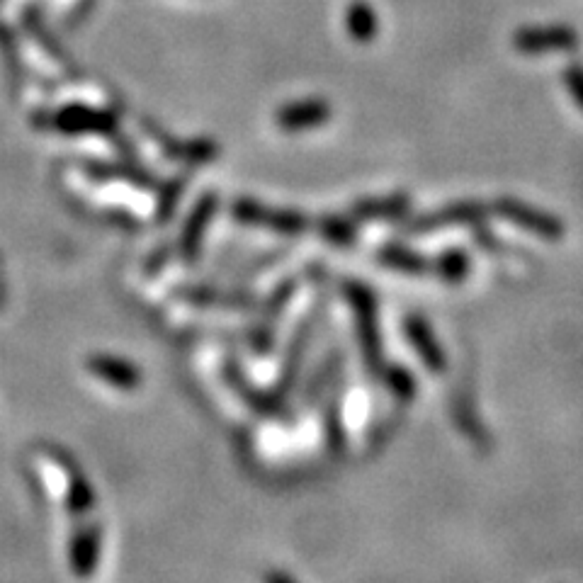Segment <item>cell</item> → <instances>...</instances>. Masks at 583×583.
Returning <instances> with one entry per match:
<instances>
[{
    "label": "cell",
    "instance_id": "obj_23",
    "mask_svg": "<svg viewBox=\"0 0 583 583\" xmlns=\"http://www.w3.org/2000/svg\"><path fill=\"white\" fill-rule=\"evenodd\" d=\"M185 183H188V180L180 175V178H173L171 183L163 185L161 195H158V205H156L158 219H161V222H166V219L173 214V209L178 207L180 195H183V190H185Z\"/></svg>",
    "mask_w": 583,
    "mask_h": 583
},
{
    "label": "cell",
    "instance_id": "obj_4",
    "mask_svg": "<svg viewBox=\"0 0 583 583\" xmlns=\"http://www.w3.org/2000/svg\"><path fill=\"white\" fill-rule=\"evenodd\" d=\"M494 212L506 222L520 226V229H528L545 241L564 239V224L554 214L542 212V209L532 207L528 202L501 197V200L494 202Z\"/></svg>",
    "mask_w": 583,
    "mask_h": 583
},
{
    "label": "cell",
    "instance_id": "obj_14",
    "mask_svg": "<svg viewBox=\"0 0 583 583\" xmlns=\"http://www.w3.org/2000/svg\"><path fill=\"white\" fill-rule=\"evenodd\" d=\"M214 212H217V195H214V192H207V195H202V200L197 202L195 209H192L188 224H185L183 239H180V251H183V256L188 260L195 258L197 251H200L202 236H205V229Z\"/></svg>",
    "mask_w": 583,
    "mask_h": 583
},
{
    "label": "cell",
    "instance_id": "obj_26",
    "mask_svg": "<svg viewBox=\"0 0 583 583\" xmlns=\"http://www.w3.org/2000/svg\"><path fill=\"white\" fill-rule=\"evenodd\" d=\"M263 583H297V581L290 579L287 574H282V571H268V574L263 576Z\"/></svg>",
    "mask_w": 583,
    "mask_h": 583
},
{
    "label": "cell",
    "instance_id": "obj_19",
    "mask_svg": "<svg viewBox=\"0 0 583 583\" xmlns=\"http://www.w3.org/2000/svg\"><path fill=\"white\" fill-rule=\"evenodd\" d=\"M319 234L326 241L336 243V246H350L355 241V224L353 217H336V214H326L319 219Z\"/></svg>",
    "mask_w": 583,
    "mask_h": 583
},
{
    "label": "cell",
    "instance_id": "obj_7",
    "mask_svg": "<svg viewBox=\"0 0 583 583\" xmlns=\"http://www.w3.org/2000/svg\"><path fill=\"white\" fill-rule=\"evenodd\" d=\"M333 107L321 98L297 100V103H287L277 110L275 122L277 127L285 132H307V129H319L331 120Z\"/></svg>",
    "mask_w": 583,
    "mask_h": 583
},
{
    "label": "cell",
    "instance_id": "obj_20",
    "mask_svg": "<svg viewBox=\"0 0 583 583\" xmlns=\"http://www.w3.org/2000/svg\"><path fill=\"white\" fill-rule=\"evenodd\" d=\"M435 275L445 282H462L467 277L469 270V258L464 256L460 248H452V251H445L443 256L433 263Z\"/></svg>",
    "mask_w": 583,
    "mask_h": 583
},
{
    "label": "cell",
    "instance_id": "obj_12",
    "mask_svg": "<svg viewBox=\"0 0 583 583\" xmlns=\"http://www.w3.org/2000/svg\"><path fill=\"white\" fill-rule=\"evenodd\" d=\"M411 212L409 195L389 197H365L353 205V219H372V222H387V219H404Z\"/></svg>",
    "mask_w": 583,
    "mask_h": 583
},
{
    "label": "cell",
    "instance_id": "obj_15",
    "mask_svg": "<svg viewBox=\"0 0 583 583\" xmlns=\"http://www.w3.org/2000/svg\"><path fill=\"white\" fill-rule=\"evenodd\" d=\"M345 32L358 44H372L379 35V15L367 0H350L345 8Z\"/></svg>",
    "mask_w": 583,
    "mask_h": 583
},
{
    "label": "cell",
    "instance_id": "obj_8",
    "mask_svg": "<svg viewBox=\"0 0 583 583\" xmlns=\"http://www.w3.org/2000/svg\"><path fill=\"white\" fill-rule=\"evenodd\" d=\"M22 27H25L27 35L35 39V42L44 49V52L52 56V59L61 66V69H64L66 73H71V76H78V81H81V76H83L81 69L76 66L73 56L66 52L64 44H61L59 39L54 37L52 27H49L47 20H44L42 10H39V8H27L25 15H22Z\"/></svg>",
    "mask_w": 583,
    "mask_h": 583
},
{
    "label": "cell",
    "instance_id": "obj_9",
    "mask_svg": "<svg viewBox=\"0 0 583 583\" xmlns=\"http://www.w3.org/2000/svg\"><path fill=\"white\" fill-rule=\"evenodd\" d=\"M404 328H406V338H409V341L413 343V348L418 350V355H421V360L426 362L428 370L435 372V375L445 372V365H447L445 353L426 321H423L421 316H409Z\"/></svg>",
    "mask_w": 583,
    "mask_h": 583
},
{
    "label": "cell",
    "instance_id": "obj_18",
    "mask_svg": "<svg viewBox=\"0 0 583 583\" xmlns=\"http://www.w3.org/2000/svg\"><path fill=\"white\" fill-rule=\"evenodd\" d=\"M0 54L5 56V69H8L13 86L22 90V83H25V64H22L18 39H15L13 30L5 22H0Z\"/></svg>",
    "mask_w": 583,
    "mask_h": 583
},
{
    "label": "cell",
    "instance_id": "obj_24",
    "mask_svg": "<svg viewBox=\"0 0 583 583\" xmlns=\"http://www.w3.org/2000/svg\"><path fill=\"white\" fill-rule=\"evenodd\" d=\"M564 86L569 90V95L574 98V103L583 110V64H569L562 73Z\"/></svg>",
    "mask_w": 583,
    "mask_h": 583
},
{
    "label": "cell",
    "instance_id": "obj_2",
    "mask_svg": "<svg viewBox=\"0 0 583 583\" xmlns=\"http://www.w3.org/2000/svg\"><path fill=\"white\" fill-rule=\"evenodd\" d=\"M348 299L355 307V316H358V336H360L362 353H365V360H367V365H370V370L375 372V375H379V372L384 370V362H382V345H379L375 297H372L367 287L358 285V282H350Z\"/></svg>",
    "mask_w": 583,
    "mask_h": 583
},
{
    "label": "cell",
    "instance_id": "obj_25",
    "mask_svg": "<svg viewBox=\"0 0 583 583\" xmlns=\"http://www.w3.org/2000/svg\"><path fill=\"white\" fill-rule=\"evenodd\" d=\"M93 8H95V0H78V5L71 10V15H69V27L83 25V22L90 18V13H93Z\"/></svg>",
    "mask_w": 583,
    "mask_h": 583
},
{
    "label": "cell",
    "instance_id": "obj_10",
    "mask_svg": "<svg viewBox=\"0 0 583 583\" xmlns=\"http://www.w3.org/2000/svg\"><path fill=\"white\" fill-rule=\"evenodd\" d=\"M88 370L95 377L105 379L112 387H120L124 392H132L141 384V372L139 367H134L132 362L122 358H112V355H95L88 360Z\"/></svg>",
    "mask_w": 583,
    "mask_h": 583
},
{
    "label": "cell",
    "instance_id": "obj_21",
    "mask_svg": "<svg viewBox=\"0 0 583 583\" xmlns=\"http://www.w3.org/2000/svg\"><path fill=\"white\" fill-rule=\"evenodd\" d=\"M384 379V384L389 387V392L399 396V399H413V394H416V377L411 375L406 367H384L382 372H379Z\"/></svg>",
    "mask_w": 583,
    "mask_h": 583
},
{
    "label": "cell",
    "instance_id": "obj_5",
    "mask_svg": "<svg viewBox=\"0 0 583 583\" xmlns=\"http://www.w3.org/2000/svg\"><path fill=\"white\" fill-rule=\"evenodd\" d=\"M513 47L520 54H552L574 52L579 47V35L569 25H545V27H520L513 35Z\"/></svg>",
    "mask_w": 583,
    "mask_h": 583
},
{
    "label": "cell",
    "instance_id": "obj_13",
    "mask_svg": "<svg viewBox=\"0 0 583 583\" xmlns=\"http://www.w3.org/2000/svg\"><path fill=\"white\" fill-rule=\"evenodd\" d=\"M52 457L69 474V511L73 518H86V515L95 508V494L90 489L88 479L83 477L81 469L73 464V460L64 452H52Z\"/></svg>",
    "mask_w": 583,
    "mask_h": 583
},
{
    "label": "cell",
    "instance_id": "obj_3",
    "mask_svg": "<svg viewBox=\"0 0 583 583\" xmlns=\"http://www.w3.org/2000/svg\"><path fill=\"white\" fill-rule=\"evenodd\" d=\"M231 212H234V219H239L243 224L268 226V229L285 236H299L309 229V219L302 212H294V209H270L256 200H248V197L236 200Z\"/></svg>",
    "mask_w": 583,
    "mask_h": 583
},
{
    "label": "cell",
    "instance_id": "obj_22",
    "mask_svg": "<svg viewBox=\"0 0 583 583\" xmlns=\"http://www.w3.org/2000/svg\"><path fill=\"white\" fill-rule=\"evenodd\" d=\"M219 144L212 139H192L183 141V156L180 161L190 163V166H202V163L217 161Z\"/></svg>",
    "mask_w": 583,
    "mask_h": 583
},
{
    "label": "cell",
    "instance_id": "obj_17",
    "mask_svg": "<svg viewBox=\"0 0 583 583\" xmlns=\"http://www.w3.org/2000/svg\"><path fill=\"white\" fill-rule=\"evenodd\" d=\"M377 258L382 265L399 270V273L404 275H430V270H433V263H430V260L401 246L382 248Z\"/></svg>",
    "mask_w": 583,
    "mask_h": 583
},
{
    "label": "cell",
    "instance_id": "obj_16",
    "mask_svg": "<svg viewBox=\"0 0 583 583\" xmlns=\"http://www.w3.org/2000/svg\"><path fill=\"white\" fill-rule=\"evenodd\" d=\"M83 171L90 180H124V183L139 185V188H154V178L149 171L134 166V163H105V161H86Z\"/></svg>",
    "mask_w": 583,
    "mask_h": 583
},
{
    "label": "cell",
    "instance_id": "obj_6",
    "mask_svg": "<svg viewBox=\"0 0 583 583\" xmlns=\"http://www.w3.org/2000/svg\"><path fill=\"white\" fill-rule=\"evenodd\" d=\"M489 217V207L484 202L469 200V202H455V205H447L433 214H421V217H413L406 224V231L413 236L430 234V231L445 229V226H464V224H479Z\"/></svg>",
    "mask_w": 583,
    "mask_h": 583
},
{
    "label": "cell",
    "instance_id": "obj_11",
    "mask_svg": "<svg viewBox=\"0 0 583 583\" xmlns=\"http://www.w3.org/2000/svg\"><path fill=\"white\" fill-rule=\"evenodd\" d=\"M100 557V528L98 525H88V528H81L73 535L71 549H69V562L73 574L86 579L95 571V564H98Z\"/></svg>",
    "mask_w": 583,
    "mask_h": 583
},
{
    "label": "cell",
    "instance_id": "obj_1",
    "mask_svg": "<svg viewBox=\"0 0 583 583\" xmlns=\"http://www.w3.org/2000/svg\"><path fill=\"white\" fill-rule=\"evenodd\" d=\"M54 127L56 132L78 137V134H103V137H115L120 127V117L112 110H98L90 105H66L56 110L49 120H44V127Z\"/></svg>",
    "mask_w": 583,
    "mask_h": 583
}]
</instances>
